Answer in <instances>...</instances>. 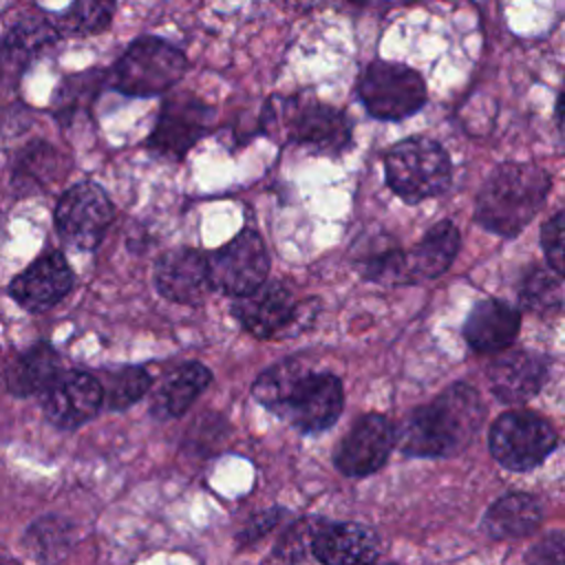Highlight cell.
<instances>
[{
    "instance_id": "obj_1",
    "label": "cell",
    "mask_w": 565,
    "mask_h": 565,
    "mask_svg": "<svg viewBox=\"0 0 565 565\" xmlns=\"http://www.w3.org/2000/svg\"><path fill=\"white\" fill-rule=\"evenodd\" d=\"M252 395L302 433L327 430L344 406L340 377L329 371H311L300 358H287L265 369L256 377Z\"/></svg>"
},
{
    "instance_id": "obj_2",
    "label": "cell",
    "mask_w": 565,
    "mask_h": 565,
    "mask_svg": "<svg viewBox=\"0 0 565 565\" xmlns=\"http://www.w3.org/2000/svg\"><path fill=\"white\" fill-rule=\"evenodd\" d=\"M486 417V406L479 393L457 382L433 402L411 411L395 441L408 457H452L463 450Z\"/></svg>"
},
{
    "instance_id": "obj_3",
    "label": "cell",
    "mask_w": 565,
    "mask_h": 565,
    "mask_svg": "<svg viewBox=\"0 0 565 565\" xmlns=\"http://www.w3.org/2000/svg\"><path fill=\"white\" fill-rule=\"evenodd\" d=\"M550 174L532 163H503L481 185L475 221L503 238L519 236L550 192Z\"/></svg>"
},
{
    "instance_id": "obj_4",
    "label": "cell",
    "mask_w": 565,
    "mask_h": 565,
    "mask_svg": "<svg viewBox=\"0 0 565 565\" xmlns=\"http://www.w3.org/2000/svg\"><path fill=\"white\" fill-rule=\"evenodd\" d=\"M267 132L318 154H340L351 143V121L340 108L313 99H274L267 110Z\"/></svg>"
},
{
    "instance_id": "obj_5",
    "label": "cell",
    "mask_w": 565,
    "mask_h": 565,
    "mask_svg": "<svg viewBox=\"0 0 565 565\" xmlns=\"http://www.w3.org/2000/svg\"><path fill=\"white\" fill-rule=\"evenodd\" d=\"M450 174L448 152L430 137H408L384 157L386 185L411 205L441 194L450 183Z\"/></svg>"
},
{
    "instance_id": "obj_6",
    "label": "cell",
    "mask_w": 565,
    "mask_h": 565,
    "mask_svg": "<svg viewBox=\"0 0 565 565\" xmlns=\"http://www.w3.org/2000/svg\"><path fill=\"white\" fill-rule=\"evenodd\" d=\"M185 55L154 35L137 38L115 62L108 84L126 97H157L168 93L185 73Z\"/></svg>"
},
{
    "instance_id": "obj_7",
    "label": "cell",
    "mask_w": 565,
    "mask_h": 565,
    "mask_svg": "<svg viewBox=\"0 0 565 565\" xmlns=\"http://www.w3.org/2000/svg\"><path fill=\"white\" fill-rule=\"evenodd\" d=\"M488 444L490 455L503 468L527 472L556 450L558 435L550 419L532 411H508L490 426Z\"/></svg>"
},
{
    "instance_id": "obj_8",
    "label": "cell",
    "mask_w": 565,
    "mask_h": 565,
    "mask_svg": "<svg viewBox=\"0 0 565 565\" xmlns=\"http://www.w3.org/2000/svg\"><path fill=\"white\" fill-rule=\"evenodd\" d=\"M358 95L371 117L399 121L415 115L426 104V84L422 75L406 64L375 60L362 73Z\"/></svg>"
},
{
    "instance_id": "obj_9",
    "label": "cell",
    "mask_w": 565,
    "mask_h": 565,
    "mask_svg": "<svg viewBox=\"0 0 565 565\" xmlns=\"http://www.w3.org/2000/svg\"><path fill=\"white\" fill-rule=\"evenodd\" d=\"M207 258L212 289L234 298L260 287L269 274V254L258 232L243 230Z\"/></svg>"
},
{
    "instance_id": "obj_10",
    "label": "cell",
    "mask_w": 565,
    "mask_h": 565,
    "mask_svg": "<svg viewBox=\"0 0 565 565\" xmlns=\"http://www.w3.org/2000/svg\"><path fill=\"white\" fill-rule=\"evenodd\" d=\"M115 216L106 192L90 181L68 188L55 207V227L64 243L77 249H95Z\"/></svg>"
},
{
    "instance_id": "obj_11",
    "label": "cell",
    "mask_w": 565,
    "mask_h": 565,
    "mask_svg": "<svg viewBox=\"0 0 565 565\" xmlns=\"http://www.w3.org/2000/svg\"><path fill=\"white\" fill-rule=\"evenodd\" d=\"M214 108L192 95L168 97L159 110L157 124L146 146L170 161H179L188 150L210 132Z\"/></svg>"
},
{
    "instance_id": "obj_12",
    "label": "cell",
    "mask_w": 565,
    "mask_h": 565,
    "mask_svg": "<svg viewBox=\"0 0 565 565\" xmlns=\"http://www.w3.org/2000/svg\"><path fill=\"white\" fill-rule=\"evenodd\" d=\"M395 446V426L380 413L362 415L333 450L335 468L347 477L377 472Z\"/></svg>"
},
{
    "instance_id": "obj_13",
    "label": "cell",
    "mask_w": 565,
    "mask_h": 565,
    "mask_svg": "<svg viewBox=\"0 0 565 565\" xmlns=\"http://www.w3.org/2000/svg\"><path fill=\"white\" fill-rule=\"evenodd\" d=\"M305 309L294 294L278 280L263 282L254 291L234 298L232 316L254 338L282 335L289 327H298Z\"/></svg>"
},
{
    "instance_id": "obj_14",
    "label": "cell",
    "mask_w": 565,
    "mask_h": 565,
    "mask_svg": "<svg viewBox=\"0 0 565 565\" xmlns=\"http://www.w3.org/2000/svg\"><path fill=\"white\" fill-rule=\"evenodd\" d=\"M104 404L102 382L84 371H62L42 393V408L57 428H77L93 419Z\"/></svg>"
},
{
    "instance_id": "obj_15",
    "label": "cell",
    "mask_w": 565,
    "mask_h": 565,
    "mask_svg": "<svg viewBox=\"0 0 565 565\" xmlns=\"http://www.w3.org/2000/svg\"><path fill=\"white\" fill-rule=\"evenodd\" d=\"M73 287V271L62 252H46L22 269L9 285L11 298L26 311L55 307Z\"/></svg>"
},
{
    "instance_id": "obj_16",
    "label": "cell",
    "mask_w": 565,
    "mask_h": 565,
    "mask_svg": "<svg viewBox=\"0 0 565 565\" xmlns=\"http://www.w3.org/2000/svg\"><path fill=\"white\" fill-rule=\"evenodd\" d=\"M157 291L177 305H199L212 291L207 258L192 247L168 249L154 265Z\"/></svg>"
},
{
    "instance_id": "obj_17",
    "label": "cell",
    "mask_w": 565,
    "mask_h": 565,
    "mask_svg": "<svg viewBox=\"0 0 565 565\" xmlns=\"http://www.w3.org/2000/svg\"><path fill=\"white\" fill-rule=\"evenodd\" d=\"M550 360L536 351L501 353L488 369L492 393L505 404H523L532 399L545 384Z\"/></svg>"
},
{
    "instance_id": "obj_18",
    "label": "cell",
    "mask_w": 565,
    "mask_h": 565,
    "mask_svg": "<svg viewBox=\"0 0 565 565\" xmlns=\"http://www.w3.org/2000/svg\"><path fill=\"white\" fill-rule=\"evenodd\" d=\"M313 556L322 565H375L380 543L373 530L360 523H320L313 543Z\"/></svg>"
},
{
    "instance_id": "obj_19",
    "label": "cell",
    "mask_w": 565,
    "mask_h": 565,
    "mask_svg": "<svg viewBox=\"0 0 565 565\" xmlns=\"http://www.w3.org/2000/svg\"><path fill=\"white\" fill-rule=\"evenodd\" d=\"M521 313L499 298H486L477 302L466 322L463 338L477 353H497L508 349L519 335Z\"/></svg>"
},
{
    "instance_id": "obj_20",
    "label": "cell",
    "mask_w": 565,
    "mask_h": 565,
    "mask_svg": "<svg viewBox=\"0 0 565 565\" xmlns=\"http://www.w3.org/2000/svg\"><path fill=\"white\" fill-rule=\"evenodd\" d=\"M57 35L55 26L38 18H26L13 24L0 46V82L4 86H15L44 49L53 46Z\"/></svg>"
},
{
    "instance_id": "obj_21",
    "label": "cell",
    "mask_w": 565,
    "mask_h": 565,
    "mask_svg": "<svg viewBox=\"0 0 565 565\" xmlns=\"http://www.w3.org/2000/svg\"><path fill=\"white\" fill-rule=\"evenodd\" d=\"M459 230L450 221L435 223L415 245L406 252V269L411 280H433L446 274L459 252Z\"/></svg>"
},
{
    "instance_id": "obj_22",
    "label": "cell",
    "mask_w": 565,
    "mask_h": 565,
    "mask_svg": "<svg viewBox=\"0 0 565 565\" xmlns=\"http://www.w3.org/2000/svg\"><path fill=\"white\" fill-rule=\"evenodd\" d=\"M60 373L62 366L57 351L46 342H38L7 364L2 380L11 395L29 397L44 393Z\"/></svg>"
},
{
    "instance_id": "obj_23",
    "label": "cell",
    "mask_w": 565,
    "mask_h": 565,
    "mask_svg": "<svg viewBox=\"0 0 565 565\" xmlns=\"http://www.w3.org/2000/svg\"><path fill=\"white\" fill-rule=\"evenodd\" d=\"M543 519L541 501L525 492H512L497 499L481 519V530L497 541L530 534Z\"/></svg>"
},
{
    "instance_id": "obj_24",
    "label": "cell",
    "mask_w": 565,
    "mask_h": 565,
    "mask_svg": "<svg viewBox=\"0 0 565 565\" xmlns=\"http://www.w3.org/2000/svg\"><path fill=\"white\" fill-rule=\"evenodd\" d=\"M212 373L201 362H183L157 388L152 397V415L159 419L183 415L196 397L210 386Z\"/></svg>"
},
{
    "instance_id": "obj_25",
    "label": "cell",
    "mask_w": 565,
    "mask_h": 565,
    "mask_svg": "<svg viewBox=\"0 0 565 565\" xmlns=\"http://www.w3.org/2000/svg\"><path fill=\"white\" fill-rule=\"evenodd\" d=\"M64 172L66 168L62 166V154L44 141H33L18 157L11 185L18 194H33L64 177Z\"/></svg>"
},
{
    "instance_id": "obj_26",
    "label": "cell",
    "mask_w": 565,
    "mask_h": 565,
    "mask_svg": "<svg viewBox=\"0 0 565 565\" xmlns=\"http://www.w3.org/2000/svg\"><path fill=\"white\" fill-rule=\"evenodd\" d=\"M71 534L73 525L66 519L55 514L42 516L24 532V550H29L40 565H53L68 552Z\"/></svg>"
},
{
    "instance_id": "obj_27",
    "label": "cell",
    "mask_w": 565,
    "mask_h": 565,
    "mask_svg": "<svg viewBox=\"0 0 565 565\" xmlns=\"http://www.w3.org/2000/svg\"><path fill=\"white\" fill-rule=\"evenodd\" d=\"M358 267L366 280L380 285L408 282L406 252L395 247L391 241H382L380 245H373L366 252H362L358 256Z\"/></svg>"
},
{
    "instance_id": "obj_28",
    "label": "cell",
    "mask_w": 565,
    "mask_h": 565,
    "mask_svg": "<svg viewBox=\"0 0 565 565\" xmlns=\"http://www.w3.org/2000/svg\"><path fill=\"white\" fill-rule=\"evenodd\" d=\"M519 298L534 313H558L563 307V276L550 267H534L525 274Z\"/></svg>"
},
{
    "instance_id": "obj_29",
    "label": "cell",
    "mask_w": 565,
    "mask_h": 565,
    "mask_svg": "<svg viewBox=\"0 0 565 565\" xmlns=\"http://www.w3.org/2000/svg\"><path fill=\"white\" fill-rule=\"evenodd\" d=\"M115 13V0H73L68 11L60 15L57 33L93 35L108 29Z\"/></svg>"
},
{
    "instance_id": "obj_30",
    "label": "cell",
    "mask_w": 565,
    "mask_h": 565,
    "mask_svg": "<svg viewBox=\"0 0 565 565\" xmlns=\"http://www.w3.org/2000/svg\"><path fill=\"white\" fill-rule=\"evenodd\" d=\"M150 373L141 366H124L106 375L102 384L104 402L110 411H124L132 406L150 388Z\"/></svg>"
},
{
    "instance_id": "obj_31",
    "label": "cell",
    "mask_w": 565,
    "mask_h": 565,
    "mask_svg": "<svg viewBox=\"0 0 565 565\" xmlns=\"http://www.w3.org/2000/svg\"><path fill=\"white\" fill-rule=\"evenodd\" d=\"M320 523H322L320 519H307V521H300V523H296L294 527H289V530L285 532V536L280 539V543H278L276 554L282 556V558H287V561H298V558H302L305 552L311 547L313 536H316Z\"/></svg>"
},
{
    "instance_id": "obj_32",
    "label": "cell",
    "mask_w": 565,
    "mask_h": 565,
    "mask_svg": "<svg viewBox=\"0 0 565 565\" xmlns=\"http://www.w3.org/2000/svg\"><path fill=\"white\" fill-rule=\"evenodd\" d=\"M563 212L558 210L547 223H543L541 227V249L547 258V265L554 274L563 276V256H565V247H563V238H565V232H563Z\"/></svg>"
},
{
    "instance_id": "obj_33",
    "label": "cell",
    "mask_w": 565,
    "mask_h": 565,
    "mask_svg": "<svg viewBox=\"0 0 565 565\" xmlns=\"http://www.w3.org/2000/svg\"><path fill=\"white\" fill-rule=\"evenodd\" d=\"M525 565H565V536L561 530L543 536L525 556Z\"/></svg>"
},
{
    "instance_id": "obj_34",
    "label": "cell",
    "mask_w": 565,
    "mask_h": 565,
    "mask_svg": "<svg viewBox=\"0 0 565 565\" xmlns=\"http://www.w3.org/2000/svg\"><path fill=\"white\" fill-rule=\"evenodd\" d=\"M278 521H280V510H263L245 523V527L238 534V541L241 543H252V541L260 539L263 534H267L271 527H276Z\"/></svg>"
},
{
    "instance_id": "obj_35",
    "label": "cell",
    "mask_w": 565,
    "mask_h": 565,
    "mask_svg": "<svg viewBox=\"0 0 565 565\" xmlns=\"http://www.w3.org/2000/svg\"><path fill=\"white\" fill-rule=\"evenodd\" d=\"M556 124H558V130H563V95H558L556 99Z\"/></svg>"
},
{
    "instance_id": "obj_36",
    "label": "cell",
    "mask_w": 565,
    "mask_h": 565,
    "mask_svg": "<svg viewBox=\"0 0 565 565\" xmlns=\"http://www.w3.org/2000/svg\"><path fill=\"white\" fill-rule=\"evenodd\" d=\"M0 565H20V563L15 558H9V556L0 554Z\"/></svg>"
},
{
    "instance_id": "obj_37",
    "label": "cell",
    "mask_w": 565,
    "mask_h": 565,
    "mask_svg": "<svg viewBox=\"0 0 565 565\" xmlns=\"http://www.w3.org/2000/svg\"><path fill=\"white\" fill-rule=\"evenodd\" d=\"M351 2H355V4H371L373 0H351Z\"/></svg>"
}]
</instances>
